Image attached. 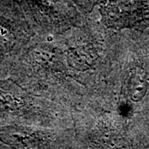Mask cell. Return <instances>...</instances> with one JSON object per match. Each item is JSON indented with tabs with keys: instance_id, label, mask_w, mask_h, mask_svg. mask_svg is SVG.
<instances>
[{
	"instance_id": "3",
	"label": "cell",
	"mask_w": 149,
	"mask_h": 149,
	"mask_svg": "<svg viewBox=\"0 0 149 149\" xmlns=\"http://www.w3.org/2000/svg\"><path fill=\"white\" fill-rule=\"evenodd\" d=\"M16 103L14 99L8 94L0 91V112L14 109Z\"/></svg>"
},
{
	"instance_id": "1",
	"label": "cell",
	"mask_w": 149,
	"mask_h": 149,
	"mask_svg": "<svg viewBox=\"0 0 149 149\" xmlns=\"http://www.w3.org/2000/svg\"><path fill=\"white\" fill-rule=\"evenodd\" d=\"M147 78L143 70L136 68L131 74L128 82V92L131 100L140 101L147 92Z\"/></svg>"
},
{
	"instance_id": "4",
	"label": "cell",
	"mask_w": 149,
	"mask_h": 149,
	"mask_svg": "<svg viewBox=\"0 0 149 149\" xmlns=\"http://www.w3.org/2000/svg\"><path fill=\"white\" fill-rule=\"evenodd\" d=\"M85 51L83 49H75L73 51V52L71 53V56H73L74 60H72L73 61H75L77 60H79L75 64L80 65L82 66L88 65H90V61H92L91 56H89L88 55H85Z\"/></svg>"
},
{
	"instance_id": "5",
	"label": "cell",
	"mask_w": 149,
	"mask_h": 149,
	"mask_svg": "<svg viewBox=\"0 0 149 149\" xmlns=\"http://www.w3.org/2000/svg\"><path fill=\"white\" fill-rule=\"evenodd\" d=\"M7 33H8V32L6 31L5 29L0 26V41H1V42H6V41H7V40H6V39H7V38H6Z\"/></svg>"
},
{
	"instance_id": "2",
	"label": "cell",
	"mask_w": 149,
	"mask_h": 149,
	"mask_svg": "<svg viewBox=\"0 0 149 149\" xmlns=\"http://www.w3.org/2000/svg\"><path fill=\"white\" fill-rule=\"evenodd\" d=\"M32 139L30 133L23 128L9 127L0 130V141L8 145H27Z\"/></svg>"
}]
</instances>
